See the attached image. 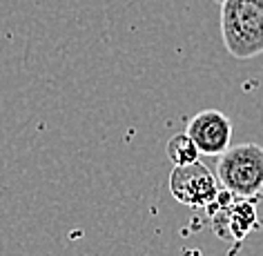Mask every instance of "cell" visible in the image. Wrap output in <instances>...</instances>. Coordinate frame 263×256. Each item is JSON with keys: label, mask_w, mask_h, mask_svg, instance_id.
I'll list each match as a JSON object with an SVG mask.
<instances>
[{"label": "cell", "mask_w": 263, "mask_h": 256, "mask_svg": "<svg viewBox=\"0 0 263 256\" xmlns=\"http://www.w3.org/2000/svg\"><path fill=\"white\" fill-rule=\"evenodd\" d=\"M221 38L228 54L250 61L263 54V0H223Z\"/></svg>", "instance_id": "obj_1"}, {"label": "cell", "mask_w": 263, "mask_h": 256, "mask_svg": "<svg viewBox=\"0 0 263 256\" xmlns=\"http://www.w3.org/2000/svg\"><path fill=\"white\" fill-rule=\"evenodd\" d=\"M216 181L236 199H252L263 192V147L241 143L226 149L216 163Z\"/></svg>", "instance_id": "obj_2"}, {"label": "cell", "mask_w": 263, "mask_h": 256, "mask_svg": "<svg viewBox=\"0 0 263 256\" xmlns=\"http://www.w3.org/2000/svg\"><path fill=\"white\" fill-rule=\"evenodd\" d=\"M219 189L221 185L216 181V174L210 172L201 161L174 167L170 174V192L185 207L205 209Z\"/></svg>", "instance_id": "obj_3"}, {"label": "cell", "mask_w": 263, "mask_h": 256, "mask_svg": "<svg viewBox=\"0 0 263 256\" xmlns=\"http://www.w3.org/2000/svg\"><path fill=\"white\" fill-rule=\"evenodd\" d=\"M185 134L192 139L201 156H221L230 149L232 121L219 109H203L187 121Z\"/></svg>", "instance_id": "obj_4"}, {"label": "cell", "mask_w": 263, "mask_h": 256, "mask_svg": "<svg viewBox=\"0 0 263 256\" xmlns=\"http://www.w3.org/2000/svg\"><path fill=\"white\" fill-rule=\"evenodd\" d=\"M210 219H212L214 232L221 239H232V241H243L259 225L254 205L248 203L246 199H234L226 209L210 214Z\"/></svg>", "instance_id": "obj_5"}, {"label": "cell", "mask_w": 263, "mask_h": 256, "mask_svg": "<svg viewBox=\"0 0 263 256\" xmlns=\"http://www.w3.org/2000/svg\"><path fill=\"white\" fill-rule=\"evenodd\" d=\"M165 154L170 163H172L174 167H181V165H190V163L199 161V149H196V145L192 143V139L183 132V134H176L172 136V139L167 141L165 145Z\"/></svg>", "instance_id": "obj_6"}, {"label": "cell", "mask_w": 263, "mask_h": 256, "mask_svg": "<svg viewBox=\"0 0 263 256\" xmlns=\"http://www.w3.org/2000/svg\"><path fill=\"white\" fill-rule=\"evenodd\" d=\"M216 3H219V5H221V3H223V0H216Z\"/></svg>", "instance_id": "obj_7"}]
</instances>
